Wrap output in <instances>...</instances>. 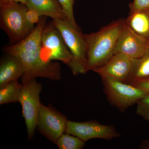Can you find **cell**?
I'll return each instance as SVG.
<instances>
[{
	"label": "cell",
	"mask_w": 149,
	"mask_h": 149,
	"mask_svg": "<svg viewBox=\"0 0 149 149\" xmlns=\"http://www.w3.org/2000/svg\"><path fill=\"white\" fill-rule=\"evenodd\" d=\"M47 17H40L34 30L21 42L3 48V51L6 54L15 56L23 64L24 72L21 77L22 84L37 77L54 81L61 79L59 63L46 61L41 54V34L47 22Z\"/></svg>",
	"instance_id": "6da1fadb"
},
{
	"label": "cell",
	"mask_w": 149,
	"mask_h": 149,
	"mask_svg": "<svg viewBox=\"0 0 149 149\" xmlns=\"http://www.w3.org/2000/svg\"><path fill=\"white\" fill-rule=\"evenodd\" d=\"M125 23L124 19H118L98 32L83 34L87 44V72L102 66L114 55L116 43Z\"/></svg>",
	"instance_id": "7a4b0ae2"
},
{
	"label": "cell",
	"mask_w": 149,
	"mask_h": 149,
	"mask_svg": "<svg viewBox=\"0 0 149 149\" xmlns=\"http://www.w3.org/2000/svg\"><path fill=\"white\" fill-rule=\"evenodd\" d=\"M28 8L22 3L12 2L0 6V26L12 45L21 42L35 29L25 17Z\"/></svg>",
	"instance_id": "3957f363"
},
{
	"label": "cell",
	"mask_w": 149,
	"mask_h": 149,
	"mask_svg": "<svg viewBox=\"0 0 149 149\" xmlns=\"http://www.w3.org/2000/svg\"><path fill=\"white\" fill-rule=\"evenodd\" d=\"M61 33L72 57L69 68L74 75L85 74L87 65V44L83 34L67 20L53 19Z\"/></svg>",
	"instance_id": "277c9868"
},
{
	"label": "cell",
	"mask_w": 149,
	"mask_h": 149,
	"mask_svg": "<svg viewBox=\"0 0 149 149\" xmlns=\"http://www.w3.org/2000/svg\"><path fill=\"white\" fill-rule=\"evenodd\" d=\"M41 54L46 61L58 60L69 67L72 57L63 37L53 21L46 22L41 34Z\"/></svg>",
	"instance_id": "5b68a950"
},
{
	"label": "cell",
	"mask_w": 149,
	"mask_h": 149,
	"mask_svg": "<svg viewBox=\"0 0 149 149\" xmlns=\"http://www.w3.org/2000/svg\"><path fill=\"white\" fill-rule=\"evenodd\" d=\"M104 90L109 102L120 111H124L148 95L132 84L107 77H102Z\"/></svg>",
	"instance_id": "8992f818"
},
{
	"label": "cell",
	"mask_w": 149,
	"mask_h": 149,
	"mask_svg": "<svg viewBox=\"0 0 149 149\" xmlns=\"http://www.w3.org/2000/svg\"><path fill=\"white\" fill-rule=\"evenodd\" d=\"M42 90L41 83L36 79L23 84L19 102L22 107V115L25 120L29 140H32L37 128V116L41 103L40 95Z\"/></svg>",
	"instance_id": "52a82bcc"
},
{
	"label": "cell",
	"mask_w": 149,
	"mask_h": 149,
	"mask_svg": "<svg viewBox=\"0 0 149 149\" xmlns=\"http://www.w3.org/2000/svg\"><path fill=\"white\" fill-rule=\"evenodd\" d=\"M65 133L76 136L84 142L95 139L111 140L120 136L113 126L93 120L77 122L68 120Z\"/></svg>",
	"instance_id": "ba28073f"
},
{
	"label": "cell",
	"mask_w": 149,
	"mask_h": 149,
	"mask_svg": "<svg viewBox=\"0 0 149 149\" xmlns=\"http://www.w3.org/2000/svg\"><path fill=\"white\" fill-rule=\"evenodd\" d=\"M66 117L54 108L45 106L42 103L37 116V128L40 133L48 139L56 143L65 133Z\"/></svg>",
	"instance_id": "9c48e42d"
},
{
	"label": "cell",
	"mask_w": 149,
	"mask_h": 149,
	"mask_svg": "<svg viewBox=\"0 0 149 149\" xmlns=\"http://www.w3.org/2000/svg\"><path fill=\"white\" fill-rule=\"evenodd\" d=\"M149 47V40L133 32L125 22L118 40L114 54L121 53L131 58L138 59L146 54Z\"/></svg>",
	"instance_id": "30bf717a"
},
{
	"label": "cell",
	"mask_w": 149,
	"mask_h": 149,
	"mask_svg": "<svg viewBox=\"0 0 149 149\" xmlns=\"http://www.w3.org/2000/svg\"><path fill=\"white\" fill-rule=\"evenodd\" d=\"M134 59L121 53L114 54L105 64L93 70L101 77H107L128 83Z\"/></svg>",
	"instance_id": "8fae6325"
},
{
	"label": "cell",
	"mask_w": 149,
	"mask_h": 149,
	"mask_svg": "<svg viewBox=\"0 0 149 149\" xmlns=\"http://www.w3.org/2000/svg\"><path fill=\"white\" fill-rule=\"evenodd\" d=\"M0 65V88L12 81L18 80L24 72L20 61L15 56L7 54Z\"/></svg>",
	"instance_id": "7c38bea8"
},
{
	"label": "cell",
	"mask_w": 149,
	"mask_h": 149,
	"mask_svg": "<svg viewBox=\"0 0 149 149\" xmlns=\"http://www.w3.org/2000/svg\"><path fill=\"white\" fill-rule=\"evenodd\" d=\"M25 5L28 9L34 11L40 16L49 17L53 19L67 20L57 0H27Z\"/></svg>",
	"instance_id": "4fadbf2b"
},
{
	"label": "cell",
	"mask_w": 149,
	"mask_h": 149,
	"mask_svg": "<svg viewBox=\"0 0 149 149\" xmlns=\"http://www.w3.org/2000/svg\"><path fill=\"white\" fill-rule=\"evenodd\" d=\"M125 22L133 32L149 40V9L130 13Z\"/></svg>",
	"instance_id": "5bb4252c"
},
{
	"label": "cell",
	"mask_w": 149,
	"mask_h": 149,
	"mask_svg": "<svg viewBox=\"0 0 149 149\" xmlns=\"http://www.w3.org/2000/svg\"><path fill=\"white\" fill-rule=\"evenodd\" d=\"M149 78V47L143 56L134 59L132 72L128 83Z\"/></svg>",
	"instance_id": "9a60e30c"
},
{
	"label": "cell",
	"mask_w": 149,
	"mask_h": 149,
	"mask_svg": "<svg viewBox=\"0 0 149 149\" xmlns=\"http://www.w3.org/2000/svg\"><path fill=\"white\" fill-rule=\"evenodd\" d=\"M23 87L18 80L12 81L0 88V104L19 102Z\"/></svg>",
	"instance_id": "2e32d148"
},
{
	"label": "cell",
	"mask_w": 149,
	"mask_h": 149,
	"mask_svg": "<svg viewBox=\"0 0 149 149\" xmlns=\"http://www.w3.org/2000/svg\"><path fill=\"white\" fill-rule=\"evenodd\" d=\"M85 142L76 136L64 133L56 144L60 149H81L85 146Z\"/></svg>",
	"instance_id": "e0dca14e"
},
{
	"label": "cell",
	"mask_w": 149,
	"mask_h": 149,
	"mask_svg": "<svg viewBox=\"0 0 149 149\" xmlns=\"http://www.w3.org/2000/svg\"><path fill=\"white\" fill-rule=\"evenodd\" d=\"M63 10L67 19L73 27L79 29L75 22L73 14V6L74 0H57Z\"/></svg>",
	"instance_id": "ac0fdd59"
},
{
	"label": "cell",
	"mask_w": 149,
	"mask_h": 149,
	"mask_svg": "<svg viewBox=\"0 0 149 149\" xmlns=\"http://www.w3.org/2000/svg\"><path fill=\"white\" fill-rule=\"evenodd\" d=\"M136 113L149 123V95H147L138 102Z\"/></svg>",
	"instance_id": "d6986e66"
},
{
	"label": "cell",
	"mask_w": 149,
	"mask_h": 149,
	"mask_svg": "<svg viewBox=\"0 0 149 149\" xmlns=\"http://www.w3.org/2000/svg\"><path fill=\"white\" fill-rule=\"evenodd\" d=\"M130 13L141 10L149 9V0H133L129 5Z\"/></svg>",
	"instance_id": "ffe728a7"
},
{
	"label": "cell",
	"mask_w": 149,
	"mask_h": 149,
	"mask_svg": "<svg viewBox=\"0 0 149 149\" xmlns=\"http://www.w3.org/2000/svg\"><path fill=\"white\" fill-rule=\"evenodd\" d=\"M40 16L38 13L31 10H27L25 13V17L28 22L34 24L37 23L40 20Z\"/></svg>",
	"instance_id": "44dd1931"
},
{
	"label": "cell",
	"mask_w": 149,
	"mask_h": 149,
	"mask_svg": "<svg viewBox=\"0 0 149 149\" xmlns=\"http://www.w3.org/2000/svg\"><path fill=\"white\" fill-rule=\"evenodd\" d=\"M131 84L140 88L149 95V78L136 81Z\"/></svg>",
	"instance_id": "7402d4cb"
},
{
	"label": "cell",
	"mask_w": 149,
	"mask_h": 149,
	"mask_svg": "<svg viewBox=\"0 0 149 149\" xmlns=\"http://www.w3.org/2000/svg\"><path fill=\"white\" fill-rule=\"evenodd\" d=\"M26 1L27 0H0V6L12 2L22 3L25 5Z\"/></svg>",
	"instance_id": "603a6c76"
}]
</instances>
